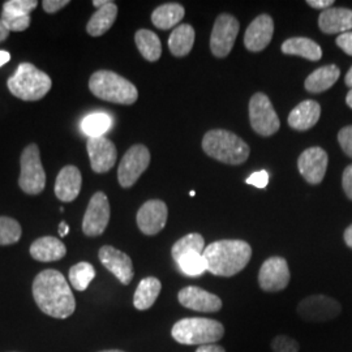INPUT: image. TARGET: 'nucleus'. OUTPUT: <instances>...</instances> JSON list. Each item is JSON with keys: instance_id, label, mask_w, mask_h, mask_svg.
I'll return each instance as SVG.
<instances>
[{"instance_id": "f257e3e1", "label": "nucleus", "mask_w": 352, "mask_h": 352, "mask_svg": "<svg viewBox=\"0 0 352 352\" xmlns=\"http://www.w3.org/2000/svg\"><path fill=\"white\" fill-rule=\"evenodd\" d=\"M33 296L38 308L54 318H67L76 309L75 296L67 279L58 270L47 269L33 282Z\"/></svg>"}, {"instance_id": "f03ea898", "label": "nucleus", "mask_w": 352, "mask_h": 352, "mask_svg": "<svg viewBox=\"0 0 352 352\" xmlns=\"http://www.w3.org/2000/svg\"><path fill=\"white\" fill-rule=\"evenodd\" d=\"M202 254L212 274L232 277L250 263L252 247L244 240H218L205 247Z\"/></svg>"}, {"instance_id": "7ed1b4c3", "label": "nucleus", "mask_w": 352, "mask_h": 352, "mask_svg": "<svg viewBox=\"0 0 352 352\" xmlns=\"http://www.w3.org/2000/svg\"><path fill=\"white\" fill-rule=\"evenodd\" d=\"M202 149L214 160L232 166L244 164L251 151L244 140L225 129L209 131L202 139Z\"/></svg>"}, {"instance_id": "20e7f679", "label": "nucleus", "mask_w": 352, "mask_h": 352, "mask_svg": "<svg viewBox=\"0 0 352 352\" xmlns=\"http://www.w3.org/2000/svg\"><path fill=\"white\" fill-rule=\"evenodd\" d=\"M171 336L180 344L204 346L222 340L225 327L213 318L187 317L176 322L171 330Z\"/></svg>"}, {"instance_id": "39448f33", "label": "nucleus", "mask_w": 352, "mask_h": 352, "mask_svg": "<svg viewBox=\"0 0 352 352\" xmlns=\"http://www.w3.org/2000/svg\"><path fill=\"white\" fill-rule=\"evenodd\" d=\"M90 91L100 100L118 104H133L139 98L138 88L113 71H97L89 80Z\"/></svg>"}, {"instance_id": "423d86ee", "label": "nucleus", "mask_w": 352, "mask_h": 352, "mask_svg": "<svg viewBox=\"0 0 352 352\" xmlns=\"http://www.w3.org/2000/svg\"><path fill=\"white\" fill-rule=\"evenodd\" d=\"M7 87L14 97L23 101H39L52 87L50 76L36 65L30 63L20 64L7 81Z\"/></svg>"}, {"instance_id": "0eeeda50", "label": "nucleus", "mask_w": 352, "mask_h": 352, "mask_svg": "<svg viewBox=\"0 0 352 352\" xmlns=\"http://www.w3.org/2000/svg\"><path fill=\"white\" fill-rule=\"evenodd\" d=\"M19 186L28 195H39L46 187V173L41 162L37 144L28 145L21 154Z\"/></svg>"}, {"instance_id": "6e6552de", "label": "nucleus", "mask_w": 352, "mask_h": 352, "mask_svg": "<svg viewBox=\"0 0 352 352\" xmlns=\"http://www.w3.org/2000/svg\"><path fill=\"white\" fill-rule=\"evenodd\" d=\"M250 122L253 131L264 138L277 133L280 120L277 113L264 93H256L250 101Z\"/></svg>"}, {"instance_id": "1a4fd4ad", "label": "nucleus", "mask_w": 352, "mask_h": 352, "mask_svg": "<svg viewBox=\"0 0 352 352\" xmlns=\"http://www.w3.org/2000/svg\"><path fill=\"white\" fill-rule=\"evenodd\" d=\"M151 164V151L145 145H133L126 151L118 168V180L123 188L132 187Z\"/></svg>"}, {"instance_id": "9d476101", "label": "nucleus", "mask_w": 352, "mask_h": 352, "mask_svg": "<svg viewBox=\"0 0 352 352\" xmlns=\"http://www.w3.org/2000/svg\"><path fill=\"white\" fill-rule=\"evenodd\" d=\"M296 312L307 322H327L340 315L342 307L327 295H312L299 302Z\"/></svg>"}, {"instance_id": "9b49d317", "label": "nucleus", "mask_w": 352, "mask_h": 352, "mask_svg": "<svg viewBox=\"0 0 352 352\" xmlns=\"http://www.w3.org/2000/svg\"><path fill=\"white\" fill-rule=\"evenodd\" d=\"M239 21L231 14H219L210 37V50L217 58H226L231 52L239 33Z\"/></svg>"}, {"instance_id": "f8f14e48", "label": "nucleus", "mask_w": 352, "mask_h": 352, "mask_svg": "<svg viewBox=\"0 0 352 352\" xmlns=\"http://www.w3.org/2000/svg\"><path fill=\"white\" fill-rule=\"evenodd\" d=\"M110 222V202L103 192H97L89 201L82 221V231L87 236H100Z\"/></svg>"}, {"instance_id": "ddd939ff", "label": "nucleus", "mask_w": 352, "mask_h": 352, "mask_svg": "<svg viewBox=\"0 0 352 352\" xmlns=\"http://www.w3.org/2000/svg\"><path fill=\"white\" fill-rule=\"evenodd\" d=\"M289 264L283 257H270L261 265L258 285L266 292H279L289 286Z\"/></svg>"}, {"instance_id": "4468645a", "label": "nucleus", "mask_w": 352, "mask_h": 352, "mask_svg": "<svg viewBox=\"0 0 352 352\" xmlns=\"http://www.w3.org/2000/svg\"><path fill=\"white\" fill-rule=\"evenodd\" d=\"M177 300L184 308L202 314L218 312L223 305L219 296L196 286L180 289L177 294Z\"/></svg>"}, {"instance_id": "2eb2a0df", "label": "nucleus", "mask_w": 352, "mask_h": 352, "mask_svg": "<svg viewBox=\"0 0 352 352\" xmlns=\"http://www.w3.org/2000/svg\"><path fill=\"white\" fill-rule=\"evenodd\" d=\"M167 217L168 210L166 204L161 200H151L140 208L136 221L142 234L153 236L164 230L167 223Z\"/></svg>"}, {"instance_id": "dca6fc26", "label": "nucleus", "mask_w": 352, "mask_h": 352, "mask_svg": "<svg viewBox=\"0 0 352 352\" xmlns=\"http://www.w3.org/2000/svg\"><path fill=\"white\" fill-rule=\"evenodd\" d=\"M327 162H329L327 153L322 148H318V146L309 148L302 151L298 160L299 173L309 184L317 186L325 177Z\"/></svg>"}, {"instance_id": "f3484780", "label": "nucleus", "mask_w": 352, "mask_h": 352, "mask_svg": "<svg viewBox=\"0 0 352 352\" xmlns=\"http://www.w3.org/2000/svg\"><path fill=\"white\" fill-rule=\"evenodd\" d=\"M100 261L102 265L113 273L115 277L119 279L120 283L129 285L133 279L135 272H133V264L131 257L124 253L113 248L111 245H104L100 250Z\"/></svg>"}, {"instance_id": "a211bd4d", "label": "nucleus", "mask_w": 352, "mask_h": 352, "mask_svg": "<svg viewBox=\"0 0 352 352\" xmlns=\"http://www.w3.org/2000/svg\"><path fill=\"white\" fill-rule=\"evenodd\" d=\"M91 170L97 174H104L115 166L118 151L113 141L103 138L89 139L87 144Z\"/></svg>"}, {"instance_id": "6ab92c4d", "label": "nucleus", "mask_w": 352, "mask_h": 352, "mask_svg": "<svg viewBox=\"0 0 352 352\" xmlns=\"http://www.w3.org/2000/svg\"><path fill=\"white\" fill-rule=\"evenodd\" d=\"M274 34V21L269 14L257 16L245 30L244 45L252 52L263 51L269 46Z\"/></svg>"}, {"instance_id": "aec40b11", "label": "nucleus", "mask_w": 352, "mask_h": 352, "mask_svg": "<svg viewBox=\"0 0 352 352\" xmlns=\"http://www.w3.org/2000/svg\"><path fill=\"white\" fill-rule=\"evenodd\" d=\"M82 186L81 173L76 166H65L55 182V195L62 202H72L80 195Z\"/></svg>"}, {"instance_id": "412c9836", "label": "nucleus", "mask_w": 352, "mask_h": 352, "mask_svg": "<svg viewBox=\"0 0 352 352\" xmlns=\"http://www.w3.org/2000/svg\"><path fill=\"white\" fill-rule=\"evenodd\" d=\"M318 26L327 34H343L351 32L352 10L331 7L322 11L318 17Z\"/></svg>"}, {"instance_id": "4be33fe9", "label": "nucleus", "mask_w": 352, "mask_h": 352, "mask_svg": "<svg viewBox=\"0 0 352 352\" xmlns=\"http://www.w3.org/2000/svg\"><path fill=\"white\" fill-rule=\"evenodd\" d=\"M321 116V106L316 101H302L289 113V126L296 131H308L317 124Z\"/></svg>"}, {"instance_id": "5701e85b", "label": "nucleus", "mask_w": 352, "mask_h": 352, "mask_svg": "<svg viewBox=\"0 0 352 352\" xmlns=\"http://www.w3.org/2000/svg\"><path fill=\"white\" fill-rule=\"evenodd\" d=\"M67 248L62 240L54 236H45L36 240L30 245V256L41 263H51L62 260Z\"/></svg>"}, {"instance_id": "b1692460", "label": "nucleus", "mask_w": 352, "mask_h": 352, "mask_svg": "<svg viewBox=\"0 0 352 352\" xmlns=\"http://www.w3.org/2000/svg\"><path fill=\"white\" fill-rule=\"evenodd\" d=\"M340 68L334 64L330 65H324L317 68L315 72L307 77L304 82V88L309 93H322L331 88L340 78Z\"/></svg>"}, {"instance_id": "393cba45", "label": "nucleus", "mask_w": 352, "mask_h": 352, "mask_svg": "<svg viewBox=\"0 0 352 352\" xmlns=\"http://www.w3.org/2000/svg\"><path fill=\"white\" fill-rule=\"evenodd\" d=\"M280 50L286 55L302 56L311 62H318L322 58V50L320 45L309 38H289L282 43Z\"/></svg>"}, {"instance_id": "a878e982", "label": "nucleus", "mask_w": 352, "mask_h": 352, "mask_svg": "<svg viewBox=\"0 0 352 352\" xmlns=\"http://www.w3.org/2000/svg\"><path fill=\"white\" fill-rule=\"evenodd\" d=\"M118 16V6L110 1L109 4L98 8L96 13L89 20L87 30L91 37H101L106 32L110 30V28L116 21Z\"/></svg>"}, {"instance_id": "bb28decb", "label": "nucleus", "mask_w": 352, "mask_h": 352, "mask_svg": "<svg viewBox=\"0 0 352 352\" xmlns=\"http://www.w3.org/2000/svg\"><path fill=\"white\" fill-rule=\"evenodd\" d=\"M162 289V283L160 279L154 277L144 278L138 286L133 305L139 311H146L153 307V304L158 299Z\"/></svg>"}, {"instance_id": "cd10ccee", "label": "nucleus", "mask_w": 352, "mask_h": 352, "mask_svg": "<svg viewBox=\"0 0 352 352\" xmlns=\"http://www.w3.org/2000/svg\"><path fill=\"white\" fill-rule=\"evenodd\" d=\"M195 29L188 24H183L175 28L168 38V49L176 58H183L188 55L195 45Z\"/></svg>"}, {"instance_id": "c85d7f7f", "label": "nucleus", "mask_w": 352, "mask_h": 352, "mask_svg": "<svg viewBox=\"0 0 352 352\" xmlns=\"http://www.w3.org/2000/svg\"><path fill=\"white\" fill-rule=\"evenodd\" d=\"M186 14L183 6L177 3H167L162 4L151 14V21L158 29L167 30L177 25Z\"/></svg>"}, {"instance_id": "c756f323", "label": "nucleus", "mask_w": 352, "mask_h": 352, "mask_svg": "<svg viewBox=\"0 0 352 352\" xmlns=\"http://www.w3.org/2000/svg\"><path fill=\"white\" fill-rule=\"evenodd\" d=\"M140 54L148 62H157L162 55V45L158 36L148 29H140L135 36Z\"/></svg>"}, {"instance_id": "7c9ffc66", "label": "nucleus", "mask_w": 352, "mask_h": 352, "mask_svg": "<svg viewBox=\"0 0 352 352\" xmlns=\"http://www.w3.org/2000/svg\"><path fill=\"white\" fill-rule=\"evenodd\" d=\"M111 126L113 122L107 113H90L82 120L81 129L87 136H89V139H94L103 138V135L111 128Z\"/></svg>"}, {"instance_id": "2f4dec72", "label": "nucleus", "mask_w": 352, "mask_h": 352, "mask_svg": "<svg viewBox=\"0 0 352 352\" xmlns=\"http://www.w3.org/2000/svg\"><path fill=\"white\" fill-rule=\"evenodd\" d=\"M175 263L179 266L180 272L188 277H199L208 270V265L204 254L197 252L187 253L182 256Z\"/></svg>"}, {"instance_id": "473e14b6", "label": "nucleus", "mask_w": 352, "mask_h": 352, "mask_svg": "<svg viewBox=\"0 0 352 352\" xmlns=\"http://www.w3.org/2000/svg\"><path fill=\"white\" fill-rule=\"evenodd\" d=\"M204 251H205V240L201 235L200 234H188L176 241L175 244L173 245L171 254H173V258L177 261L182 256H184L187 253H192V252L204 253Z\"/></svg>"}, {"instance_id": "72a5a7b5", "label": "nucleus", "mask_w": 352, "mask_h": 352, "mask_svg": "<svg viewBox=\"0 0 352 352\" xmlns=\"http://www.w3.org/2000/svg\"><path fill=\"white\" fill-rule=\"evenodd\" d=\"M96 277V269L89 263H78L69 269V282L77 291H85Z\"/></svg>"}, {"instance_id": "f704fd0d", "label": "nucleus", "mask_w": 352, "mask_h": 352, "mask_svg": "<svg viewBox=\"0 0 352 352\" xmlns=\"http://www.w3.org/2000/svg\"><path fill=\"white\" fill-rule=\"evenodd\" d=\"M21 234L23 230L16 219L0 217V245H11L17 243L21 238Z\"/></svg>"}, {"instance_id": "c9c22d12", "label": "nucleus", "mask_w": 352, "mask_h": 352, "mask_svg": "<svg viewBox=\"0 0 352 352\" xmlns=\"http://www.w3.org/2000/svg\"><path fill=\"white\" fill-rule=\"evenodd\" d=\"M37 0H8L3 4V12L30 16V12L37 8Z\"/></svg>"}, {"instance_id": "e433bc0d", "label": "nucleus", "mask_w": 352, "mask_h": 352, "mask_svg": "<svg viewBox=\"0 0 352 352\" xmlns=\"http://www.w3.org/2000/svg\"><path fill=\"white\" fill-rule=\"evenodd\" d=\"M1 21L10 32H24L30 25V16H19L11 13L1 12Z\"/></svg>"}, {"instance_id": "4c0bfd02", "label": "nucleus", "mask_w": 352, "mask_h": 352, "mask_svg": "<svg viewBox=\"0 0 352 352\" xmlns=\"http://www.w3.org/2000/svg\"><path fill=\"white\" fill-rule=\"evenodd\" d=\"M270 346L273 352H299L300 350L298 340L289 336H277L276 338H273Z\"/></svg>"}, {"instance_id": "58836bf2", "label": "nucleus", "mask_w": 352, "mask_h": 352, "mask_svg": "<svg viewBox=\"0 0 352 352\" xmlns=\"http://www.w3.org/2000/svg\"><path fill=\"white\" fill-rule=\"evenodd\" d=\"M338 142L342 151L352 158V126L342 128L338 133Z\"/></svg>"}, {"instance_id": "ea45409f", "label": "nucleus", "mask_w": 352, "mask_h": 352, "mask_svg": "<svg viewBox=\"0 0 352 352\" xmlns=\"http://www.w3.org/2000/svg\"><path fill=\"white\" fill-rule=\"evenodd\" d=\"M269 183V174L266 171H257L254 174H252L248 179H247V184H251L256 188L263 189L267 186Z\"/></svg>"}, {"instance_id": "a19ab883", "label": "nucleus", "mask_w": 352, "mask_h": 352, "mask_svg": "<svg viewBox=\"0 0 352 352\" xmlns=\"http://www.w3.org/2000/svg\"><path fill=\"white\" fill-rule=\"evenodd\" d=\"M68 4H69V0H43L42 1V7L45 12L47 13L58 12Z\"/></svg>"}, {"instance_id": "79ce46f5", "label": "nucleus", "mask_w": 352, "mask_h": 352, "mask_svg": "<svg viewBox=\"0 0 352 352\" xmlns=\"http://www.w3.org/2000/svg\"><path fill=\"white\" fill-rule=\"evenodd\" d=\"M342 186H343V190L346 193V196L352 200V164L347 166L343 171V176H342Z\"/></svg>"}, {"instance_id": "37998d69", "label": "nucleus", "mask_w": 352, "mask_h": 352, "mask_svg": "<svg viewBox=\"0 0 352 352\" xmlns=\"http://www.w3.org/2000/svg\"><path fill=\"white\" fill-rule=\"evenodd\" d=\"M336 42H337V46L340 47V50L344 51L347 55L352 56V32L340 34Z\"/></svg>"}, {"instance_id": "c03bdc74", "label": "nucleus", "mask_w": 352, "mask_h": 352, "mask_svg": "<svg viewBox=\"0 0 352 352\" xmlns=\"http://www.w3.org/2000/svg\"><path fill=\"white\" fill-rule=\"evenodd\" d=\"M307 4L316 10L325 11L327 8H331V6L334 4V0H307Z\"/></svg>"}, {"instance_id": "a18cd8bd", "label": "nucleus", "mask_w": 352, "mask_h": 352, "mask_svg": "<svg viewBox=\"0 0 352 352\" xmlns=\"http://www.w3.org/2000/svg\"><path fill=\"white\" fill-rule=\"evenodd\" d=\"M196 352H226L225 347L219 346V344H204V346H199V349L196 350Z\"/></svg>"}, {"instance_id": "49530a36", "label": "nucleus", "mask_w": 352, "mask_h": 352, "mask_svg": "<svg viewBox=\"0 0 352 352\" xmlns=\"http://www.w3.org/2000/svg\"><path fill=\"white\" fill-rule=\"evenodd\" d=\"M343 238H344V243L347 244V247H350L352 250V225L346 228Z\"/></svg>"}, {"instance_id": "de8ad7c7", "label": "nucleus", "mask_w": 352, "mask_h": 352, "mask_svg": "<svg viewBox=\"0 0 352 352\" xmlns=\"http://www.w3.org/2000/svg\"><path fill=\"white\" fill-rule=\"evenodd\" d=\"M8 36H10V30L6 28V25L3 24V21H1V19H0V42L6 41Z\"/></svg>"}, {"instance_id": "09e8293b", "label": "nucleus", "mask_w": 352, "mask_h": 352, "mask_svg": "<svg viewBox=\"0 0 352 352\" xmlns=\"http://www.w3.org/2000/svg\"><path fill=\"white\" fill-rule=\"evenodd\" d=\"M11 60V54L8 51L0 50V67H3L4 64L8 63Z\"/></svg>"}, {"instance_id": "8fccbe9b", "label": "nucleus", "mask_w": 352, "mask_h": 352, "mask_svg": "<svg viewBox=\"0 0 352 352\" xmlns=\"http://www.w3.org/2000/svg\"><path fill=\"white\" fill-rule=\"evenodd\" d=\"M69 234V226L67 225V222H60V225H59V235L64 238V236H67Z\"/></svg>"}, {"instance_id": "3c124183", "label": "nucleus", "mask_w": 352, "mask_h": 352, "mask_svg": "<svg viewBox=\"0 0 352 352\" xmlns=\"http://www.w3.org/2000/svg\"><path fill=\"white\" fill-rule=\"evenodd\" d=\"M344 84H346L349 88L352 89V67L350 68V71L347 72V75H346V78H344Z\"/></svg>"}, {"instance_id": "603ef678", "label": "nucleus", "mask_w": 352, "mask_h": 352, "mask_svg": "<svg viewBox=\"0 0 352 352\" xmlns=\"http://www.w3.org/2000/svg\"><path fill=\"white\" fill-rule=\"evenodd\" d=\"M109 3H110L109 0H94V1H93V6L97 7V8H101V7L109 4Z\"/></svg>"}, {"instance_id": "864d4df0", "label": "nucleus", "mask_w": 352, "mask_h": 352, "mask_svg": "<svg viewBox=\"0 0 352 352\" xmlns=\"http://www.w3.org/2000/svg\"><path fill=\"white\" fill-rule=\"evenodd\" d=\"M346 103L352 109V89L349 91V94H347V97H346Z\"/></svg>"}, {"instance_id": "5fc2aeb1", "label": "nucleus", "mask_w": 352, "mask_h": 352, "mask_svg": "<svg viewBox=\"0 0 352 352\" xmlns=\"http://www.w3.org/2000/svg\"><path fill=\"white\" fill-rule=\"evenodd\" d=\"M100 352H124V351H120V350H106V351H100Z\"/></svg>"}]
</instances>
